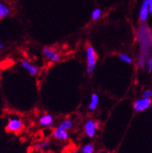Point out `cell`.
Instances as JSON below:
<instances>
[{"mask_svg":"<svg viewBox=\"0 0 152 153\" xmlns=\"http://www.w3.org/2000/svg\"><path fill=\"white\" fill-rule=\"evenodd\" d=\"M2 48H3V44L2 43H0V49H2Z\"/></svg>","mask_w":152,"mask_h":153,"instance_id":"obj_21","label":"cell"},{"mask_svg":"<svg viewBox=\"0 0 152 153\" xmlns=\"http://www.w3.org/2000/svg\"><path fill=\"white\" fill-rule=\"evenodd\" d=\"M53 136L57 139L60 140H67L68 138V133L67 132V130H65L61 127H58V128L54 130Z\"/></svg>","mask_w":152,"mask_h":153,"instance_id":"obj_8","label":"cell"},{"mask_svg":"<svg viewBox=\"0 0 152 153\" xmlns=\"http://www.w3.org/2000/svg\"><path fill=\"white\" fill-rule=\"evenodd\" d=\"M99 103V96L96 93H93L91 97V103L89 106V109L90 110H95L96 109V107Z\"/></svg>","mask_w":152,"mask_h":153,"instance_id":"obj_11","label":"cell"},{"mask_svg":"<svg viewBox=\"0 0 152 153\" xmlns=\"http://www.w3.org/2000/svg\"><path fill=\"white\" fill-rule=\"evenodd\" d=\"M39 123L43 127H50L54 124V119L50 114H45L40 117Z\"/></svg>","mask_w":152,"mask_h":153,"instance_id":"obj_9","label":"cell"},{"mask_svg":"<svg viewBox=\"0 0 152 153\" xmlns=\"http://www.w3.org/2000/svg\"><path fill=\"white\" fill-rule=\"evenodd\" d=\"M137 38L141 51L137 58V66L143 68L152 54V33L148 25H140L137 30Z\"/></svg>","mask_w":152,"mask_h":153,"instance_id":"obj_1","label":"cell"},{"mask_svg":"<svg viewBox=\"0 0 152 153\" xmlns=\"http://www.w3.org/2000/svg\"><path fill=\"white\" fill-rule=\"evenodd\" d=\"M48 144H49L48 142L45 141V142H40V143H39V144H37L35 148H36L37 150H39V149H45V148H47V147L48 146Z\"/></svg>","mask_w":152,"mask_h":153,"instance_id":"obj_17","label":"cell"},{"mask_svg":"<svg viewBox=\"0 0 152 153\" xmlns=\"http://www.w3.org/2000/svg\"><path fill=\"white\" fill-rule=\"evenodd\" d=\"M74 153H78V152H75Z\"/></svg>","mask_w":152,"mask_h":153,"instance_id":"obj_23","label":"cell"},{"mask_svg":"<svg viewBox=\"0 0 152 153\" xmlns=\"http://www.w3.org/2000/svg\"><path fill=\"white\" fill-rule=\"evenodd\" d=\"M148 13H149V6H148V0H144L141 6L140 10V20L142 23H144L148 20Z\"/></svg>","mask_w":152,"mask_h":153,"instance_id":"obj_6","label":"cell"},{"mask_svg":"<svg viewBox=\"0 0 152 153\" xmlns=\"http://www.w3.org/2000/svg\"><path fill=\"white\" fill-rule=\"evenodd\" d=\"M147 64H148V72H151L152 71V58H149L147 61Z\"/></svg>","mask_w":152,"mask_h":153,"instance_id":"obj_19","label":"cell"},{"mask_svg":"<svg viewBox=\"0 0 152 153\" xmlns=\"http://www.w3.org/2000/svg\"><path fill=\"white\" fill-rule=\"evenodd\" d=\"M72 126H73V123H72V120H64L63 122H61V125H59V127L65 130L70 129V128H72Z\"/></svg>","mask_w":152,"mask_h":153,"instance_id":"obj_14","label":"cell"},{"mask_svg":"<svg viewBox=\"0 0 152 153\" xmlns=\"http://www.w3.org/2000/svg\"><path fill=\"white\" fill-rule=\"evenodd\" d=\"M100 16H101V9H94L92 13V18L94 20H98L100 17Z\"/></svg>","mask_w":152,"mask_h":153,"instance_id":"obj_16","label":"cell"},{"mask_svg":"<svg viewBox=\"0 0 152 153\" xmlns=\"http://www.w3.org/2000/svg\"><path fill=\"white\" fill-rule=\"evenodd\" d=\"M43 53L47 58H48L51 61H54V62L58 61L59 59H60L58 54H57L55 51H54L50 49V48H44L43 50Z\"/></svg>","mask_w":152,"mask_h":153,"instance_id":"obj_7","label":"cell"},{"mask_svg":"<svg viewBox=\"0 0 152 153\" xmlns=\"http://www.w3.org/2000/svg\"><path fill=\"white\" fill-rule=\"evenodd\" d=\"M22 66L26 70H27L29 72V73L31 75H36L37 74V68L33 66V65H31V63H29L27 61H23L21 63Z\"/></svg>","mask_w":152,"mask_h":153,"instance_id":"obj_10","label":"cell"},{"mask_svg":"<svg viewBox=\"0 0 152 153\" xmlns=\"http://www.w3.org/2000/svg\"><path fill=\"white\" fill-rule=\"evenodd\" d=\"M23 127L22 121L18 118H12L9 119V120L7 123L6 129L8 131L10 132H16V131H20Z\"/></svg>","mask_w":152,"mask_h":153,"instance_id":"obj_4","label":"cell"},{"mask_svg":"<svg viewBox=\"0 0 152 153\" xmlns=\"http://www.w3.org/2000/svg\"><path fill=\"white\" fill-rule=\"evenodd\" d=\"M87 71L89 74L92 73L95 69V66L96 63V51L92 46L87 48Z\"/></svg>","mask_w":152,"mask_h":153,"instance_id":"obj_2","label":"cell"},{"mask_svg":"<svg viewBox=\"0 0 152 153\" xmlns=\"http://www.w3.org/2000/svg\"><path fill=\"white\" fill-rule=\"evenodd\" d=\"M98 127L97 123L95 122L94 120H88L85 125V131L87 136L89 138H92L96 134V129Z\"/></svg>","mask_w":152,"mask_h":153,"instance_id":"obj_5","label":"cell"},{"mask_svg":"<svg viewBox=\"0 0 152 153\" xmlns=\"http://www.w3.org/2000/svg\"><path fill=\"white\" fill-rule=\"evenodd\" d=\"M152 96V91L151 90H146L145 92H143V98H150L151 96Z\"/></svg>","mask_w":152,"mask_h":153,"instance_id":"obj_18","label":"cell"},{"mask_svg":"<svg viewBox=\"0 0 152 153\" xmlns=\"http://www.w3.org/2000/svg\"><path fill=\"white\" fill-rule=\"evenodd\" d=\"M119 58L120 60H122L124 62H126V63L130 64L132 62V58L128 55H126V54H120Z\"/></svg>","mask_w":152,"mask_h":153,"instance_id":"obj_15","label":"cell"},{"mask_svg":"<svg viewBox=\"0 0 152 153\" xmlns=\"http://www.w3.org/2000/svg\"><path fill=\"white\" fill-rule=\"evenodd\" d=\"M9 7L7 6L6 5H5L4 3H0V18L3 19V18L6 17L7 16H9Z\"/></svg>","mask_w":152,"mask_h":153,"instance_id":"obj_12","label":"cell"},{"mask_svg":"<svg viewBox=\"0 0 152 153\" xmlns=\"http://www.w3.org/2000/svg\"><path fill=\"white\" fill-rule=\"evenodd\" d=\"M96 153H109L107 152H96Z\"/></svg>","mask_w":152,"mask_h":153,"instance_id":"obj_22","label":"cell"},{"mask_svg":"<svg viewBox=\"0 0 152 153\" xmlns=\"http://www.w3.org/2000/svg\"><path fill=\"white\" fill-rule=\"evenodd\" d=\"M151 104V100L150 98H142L135 101L134 103V108L136 111L141 112L148 109Z\"/></svg>","mask_w":152,"mask_h":153,"instance_id":"obj_3","label":"cell"},{"mask_svg":"<svg viewBox=\"0 0 152 153\" xmlns=\"http://www.w3.org/2000/svg\"><path fill=\"white\" fill-rule=\"evenodd\" d=\"M94 150H95V147H94L93 144H88L84 145L82 148L81 152H82V153H93Z\"/></svg>","mask_w":152,"mask_h":153,"instance_id":"obj_13","label":"cell"},{"mask_svg":"<svg viewBox=\"0 0 152 153\" xmlns=\"http://www.w3.org/2000/svg\"><path fill=\"white\" fill-rule=\"evenodd\" d=\"M148 6H149V13L152 14V0H148Z\"/></svg>","mask_w":152,"mask_h":153,"instance_id":"obj_20","label":"cell"}]
</instances>
